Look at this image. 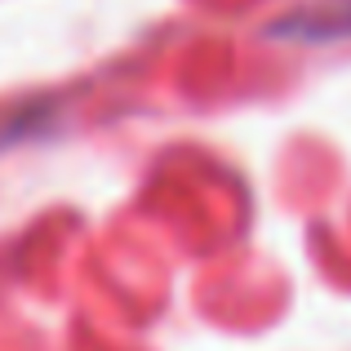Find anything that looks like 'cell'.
I'll use <instances>...</instances> for the list:
<instances>
[{
  "label": "cell",
  "mask_w": 351,
  "mask_h": 351,
  "mask_svg": "<svg viewBox=\"0 0 351 351\" xmlns=\"http://www.w3.org/2000/svg\"><path fill=\"white\" fill-rule=\"evenodd\" d=\"M271 32L276 36H293V40L351 36V0H302V5L289 9Z\"/></svg>",
  "instance_id": "6da1fadb"
}]
</instances>
